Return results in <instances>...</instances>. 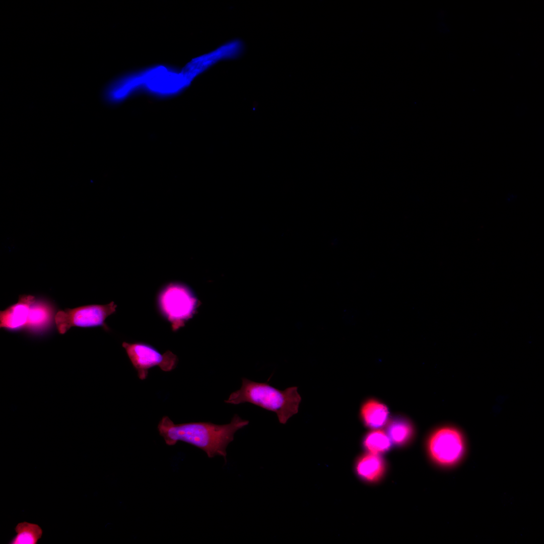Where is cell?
Segmentation results:
<instances>
[{
	"label": "cell",
	"instance_id": "6da1fadb",
	"mask_svg": "<svg viewBox=\"0 0 544 544\" xmlns=\"http://www.w3.org/2000/svg\"><path fill=\"white\" fill-rule=\"evenodd\" d=\"M248 424V420L237 414L230 423L223 425L207 422L175 424L168 416H164L157 429L167 445L184 442L202 450L209 458L220 455L226 460V448L234 440V434Z\"/></svg>",
	"mask_w": 544,
	"mask_h": 544
},
{
	"label": "cell",
	"instance_id": "7a4b0ae2",
	"mask_svg": "<svg viewBox=\"0 0 544 544\" xmlns=\"http://www.w3.org/2000/svg\"><path fill=\"white\" fill-rule=\"evenodd\" d=\"M301 397L297 387L281 390L267 383H260L242 378L241 386L225 400L227 403L239 404L249 402L276 413L281 424L298 412Z\"/></svg>",
	"mask_w": 544,
	"mask_h": 544
},
{
	"label": "cell",
	"instance_id": "3957f363",
	"mask_svg": "<svg viewBox=\"0 0 544 544\" xmlns=\"http://www.w3.org/2000/svg\"><path fill=\"white\" fill-rule=\"evenodd\" d=\"M160 313L169 321L173 330L183 325L191 317L197 304V300L186 286L178 283H170L164 287L157 297Z\"/></svg>",
	"mask_w": 544,
	"mask_h": 544
},
{
	"label": "cell",
	"instance_id": "277c9868",
	"mask_svg": "<svg viewBox=\"0 0 544 544\" xmlns=\"http://www.w3.org/2000/svg\"><path fill=\"white\" fill-rule=\"evenodd\" d=\"M114 302L105 305H89L58 311L54 322L58 332L63 334L72 327L101 326L108 330L105 319L116 311Z\"/></svg>",
	"mask_w": 544,
	"mask_h": 544
},
{
	"label": "cell",
	"instance_id": "5b68a950",
	"mask_svg": "<svg viewBox=\"0 0 544 544\" xmlns=\"http://www.w3.org/2000/svg\"><path fill=\"white\" fill-rule=\"evenodd\" d=\"M122 346L140 380L146 379L149 369L153 367L157 366L162 371L169 372L177 364V356L170 351L161 354L153 346L144 343L124 342Z\"/></svg>",
	"mask_w": 544,
	"mask_h": 544
},
{
	"label": "cell",
	"instance_id": "8992f818",
	"mask_svg": "<svg viewBox=\"0 0 544 544\" xmlns=\"http://www.w3.org/2000/svg\"><path fill=\"white\" fill-rule=\"evenodd\" d=\"M428 450L430 456L437 463L444 466L453 465L463 454V437L455 428L450 427L439 428L430 436Z\"/></svg>",
	"mask_w": 544,
	"mask_h": 544
},
{
	"label": "cell",
	"instance_id": "52a82bcc",
	"mask_svg": "<svg viewBox=\"0 0 544 544\" xmlns=\"http://www.w3.org/2000/svg\"><path fill=\"white\" fill-rule=\"evenodd\" d=\"M36 299L32 295H20L17 303L0 312L1 328L13 331L26 328L31 306Z\"/></svg>",
	"mask_w": 544,
	"mask_h": 544
},
{
	"label": "cell",
	"instance_id": "ba28073f",
	"mask_svg": "<svg viewBox=\"0 0 544 544\" xmlns=\"http://www.w3.org/2000/svg\"><path fill=\"white\" fill-rule=\"evenodd\" d=\"M389 412L387 407L379 401L369 399L362 405L360 415L364 424L367 427L377 429L385 425Z\"/></svg>",
	"mask_w": 544,
	"mask_h": 544
},
{
	"label": "cell",
	"instance_id": "9c48e42d",
	"mask_svg": "<svg viewBox=\"0 0 544 544\" xmlns=\"http://www.w3.org/2000/svg\"><path fill=\"white\" fill-rule=\"evenodd\" d=\"M385 470V464L379 454L369 453L362 456L358 460L356 470L359 475L363 479L375 482L383 475Z\"/></svg>",
	"mask_w": 544,
	"mask_h": 544
},
{
	"label": "cell",
	"instance_id": "30bf717a",
	"mask_svg": "<svg viewBox=\"0 0 544 544\" xmlns=\"http://www.w3.org/2000/svg\"><path fill=\"white\" fill-rule=\"evenodd\" d=\"M15 530L16 535L10 540V544H36L43 534L38 524L26 521L19 523Z\"/></svg>",
	"mask_w": 544,
	"mask_h": 544
},
{
	"label": "cell",
	"instance_id": "8fae6325",
	"mask_svg": "<svg viewBox=\"0 0 544 544\" xmlns=\"http://www.w3.org/2000/svg\"><path fill=\"white\" fill-rule=\"evenodd\" d=\"M413 429L412 425L403 419L392 420L387 426V435L391 441L397 445L407 442L412 437Z\"/></svg>",
	"mask_w": 544,
	"mask_h": 544
},
{
	"label": "cell",
	"instance_id": "7c38bea8",
	"mask_svg": "<svg viewBox=\"0 0 544 544\" xmlns=\"http://www.w3.org/2000/svg\"><path fill=\"white\" fill-rule=\"evenodd\" d=\"M363 445L369 452L379 454L387 451L391 447V441L384 432L374 430L368 433L365 437Z\"/></svg>",
	"mask_w": 544,
	"mask_h": 544
},
{
	"label": "cell",
	"instance_id": "4fadbf2b",
	"mask_svg": "<svg viewBox=\"0 0 544 544\" xmlns=\"http://www.w3.org/2000/svg\"><path fill=\"white\" fill-rule=\"evenodd\" d=\"M51 310L46 303L37 301L33 303L27 327L38 329L44 326L51 318Z\"/></svg>",
	"mask_w": 544,
	"mask_h": 544
}]
</instances>
